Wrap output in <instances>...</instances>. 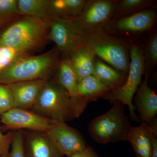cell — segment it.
Returning <instances> with one entry per match:
<instances>
[{
	"label": "cell",
	"instance_id": "6da1fadb",
	"mask_svg": "<svg viewBox=\"0 0 157 157\" xmlns=\"http://www.w3.org/2000/svg\"><path fill=\"white\" fill-rule=\"evenodd\" d=\"M88 103L73 99L59 85L45 82L33 108L40 115L66 122L78 117Z\"/></svg>",
	"mask_w": 157,
	"mask_h": 157
},
{
	"label": "cell",
	"instance_id": "7a4b0ae2",
	"mask_svg": "<svg viewBox=\"0 0 157 157\" xmlns=\"http://www.w3.org/2000/svg\"><path fill=\"white\" fill-rule=\"evenodd\" d=\"M82 44L107 64L121 73H127L130 57L128 44L113 36L103 28L80 33Z\"/></svg>",
	"mask_w": 157,
	"mask_h": 157
},
{
	"label": "cell",
	"instance_id": "3957f363",
	"mask_svg": "<svg viewBox=\"0 0 157 157\" xmlns=\"http://www.w3.org/2000/svg\"><path fill=\"white\" fill-rule=\"evenodd\" d=\"M49 30V23L39 17L25 16L1 35L0 47L13 48L25 54L42 44Z\"/></svg>",
	"mask_w": 157,
	"mask_h": 157
},
{
	"label": "cell",
	"instance_id": "277c9868",
	"mask_svg": "<svg viewBox=\"0 0 157 157\" xmlns=\"http://www.w3.org/2000/svg\"><path fill=\"white\" fill-rule=\"evenodd\" d=\"M57 63L53 52L36 56L20 57L0 71V84L45 79Z\"/></svg>",
	"mask_w": 157,
	"mask_h": 157
},
{
	"label": "cell",
	"instance_id": "5b68a950",
	"mask_svg": "<svg viewBox=\"0 0 157 157\" xmlns=\"http://www.w3.org/2000/svg\"><path fill=\"white\" fill-rule=\"evenodd\" d=\"M124 105L115 101L107 112L90 122L89 132L96 142L103 144L127 141L132 126L125 113Z\"/></svg>",
	"mask_w": 157,
	"mask_h": 157
},
{
	"label": "cell",
	"instance_id": "8992f818",
	"mask_svg": "<svg viewBox=\"0 0 157 157\" xmlns=\"http://www.w3.org/2000/svg\"><path fill=\"white\" fill-rule=\"evenodd\" d=\"M130 63L126 79L120 87L109 91L104 97L111 101H118L127 105L130 115L135 121L138 120L135 113V107L133 104L134 95L141 82L142 76L145 72V60L144 53L137 44H133L129 48Z\"/></svg>",
	"mask_w": 157,
	"mask_h": 157
},
{
	"label": "cell",
	"instance_id": "52a82bcc",
	"mask_svg": "<svg viewBox=\"0 0 157 157\" xmlns=\"http://www.w3.org/2000/svg\"><path fill=\"white\" fill-rule=\"evenodd\" d=\"M117 3L111 0L87 1L81 13L70 20L80 33L103 28L110 21Z\"/></svg>",
	"mask_w": 157,
	"mask_h": 157
},
{
	"label": "cell",
	"instance_id": "ba28073f",
	"mask_svg": "<svg viewBox=\"0 0 157 157\" xmlns=\"http://www.w3.org/2000/svg\"><path fill=\"white\" fill-rule=\"evenodd\" d=\"M45 133L63 156L70 157L86 148L82 136L64 121L52 120L50 127Z\"/></svg>",
	"mask_w": 157,
	"mask_h": 157
},
{
	"label": "cell",
	"instance_id": "9c48e42d",
	"mask_svg": "<svg viewBox=\"0 0 157 157\" xmlns=\"http://www.w3.org/2000/svg\"><path fill=\"white\" fill-rule=\"evenodd\" d=\"M48 38L58 49L69 56L76 48L82 46L80 33L70 19L56 18L49 23Z\"/></svg>",
	"mask_w": 157,
	"mask_h": 157
},
{
	"label": "cell",
	"instance_id": "30bf717a",
	"mask_svg": "<svg viewBox=\"0 0 157 157\" xmlns=\"http://www.w3.org/2000/svg\"><path fill=\"white\" fill-rule=\"evenodd\" d=\"M1 121L11 129H28L45 133L52 120L27 109L14 107L0 116Z\"/></svg>",
	"mask_w": 157,
	"mask_h": 157
},
{
	"label": "cell",
	"instance_id": "8fae6325",
	"mask_svg": "<svg viewBox=\"0 0 157 157\" xmlns=\"http://www.w3.org/2000/svg\"><path fill=\"white\" fill-rule=\"evenodd\" d=\"M156 17L154 10L151 9H144L121 17L108 26L113 30L119 33H142L152 27Z\"/></svg>",
	"mask_w": 157,
	"mask_h": 157
},
{
	"label": "cell",
	"instance_id": "7c38bea8",
	"mask_svg": "<svg viewBox=\"0 0 157 157\" xmlns=\"http://www.w3.org/2000/svg\"><path fill=\"white\" fill-rule=\"evenodd\" d=\"M46 82L45 79H38L6 85L13 94L14 107L27 109L33 107Z\"/></svg>",
	"mask_w": 157,
	"mask_h": 157
},
{
	"label": "cell",
	"instance_id": "4fadbf2b",
	"mask_svg": "<svg viewBox=\"0 0 157 157\" xmlns=\"http://www.w3.org/2000/svg\"><path fill=\"white\" fill-rule=\"evenodd\" d=\"M155 125L142 122L140 125L132 127L129 131L127 141L132 144L138 157H151L153 140L156 133Z\"/></svg>",
	"mask_w": 157,
	"mask_h": 157
},
{
	"label": "cell",
	"instance_id": "5bb4252c",
	"mask_svg": "<svg viewBox=\"0 0 157 157\" xmlns=\"http://www.w3.org/2000/svg\"><path fill=\"white\" fill-rule=\"evenodd\" d=\"M135 102L142 122L151 124L157 113V95L149 86L147 77L141 82L137 92Z\"/></svg>",
	"mask_w": 157,
	"mask_h": 157
},
{
	"label": "cell",
	"instance_id": "9a60e30c",
	"mask_svg": "<svg viewBox=\"0 0 157 157\" xmlns=\"http://www.w3.org/2000/svg\"><path fill=\"white\" fill-rule=\"evenodd\" d=\"M70 60L77 81L92 75L96 57L86 46L76 48L68 56Z\"/></svg>",
	"mask_w": 157,
	"mask_h": 157
},
{
	"label": "cell",
	"instance_id": "2e32d148",
	"mask_svg": "<svg viewBox=\"0 0 157 157\" xmlns=\"http://www.w3.org/2000/svg\"><path fill=\"white\" fill-rule=\"evenodd\" d=\"M28 157H62L63 155L45 133L29 136L27 143Z\"/></svg>",
	"mask_w": 157,
	"mask_h": 157
},
{
	"label": "cell",
	"instance_id": "e0dca14e",
	"mask_svg": "<svg viewBox=\"0 0 157 157\" xmlns=\"http://www.w3.org/2000/svg\"><path fill=\"white\" fill-rule=\"evenodd\" d=\"M127 75V73L119 72L96 57L92 75L109 88L110 90L122 86L126 79Z\"/></svg>",
	"mask_w": 157,
	"mask_h": 157
},
{
	"label": "cell",
	"instance_id": "ac0fdd59",
	"mask_svg": "<svg viewBox=\"0 0 157 157\" xmlns=\"http://www.w3.org/2000/svg\"><path fill=\"white\" fill-rule=\"evenodd\" d=\"M57 68L59 85L67 92L73 99L77 101H86L77 96L78 82L69 57L62 59L58 63Z\"/></svg>",
	"mask_w": 157,
	"mask_h": 157
},
{
	"label": "cell",
	"instance_id": "d6986e66",
	"mask_svg": "<svg viewBox=\"0 0 157 157\" xmlns=\"http://www.w3.org/2000/svg\"><path fill=\"white\" fill-rule=\"evenodd\" d=\"M18 13L26 16L39 17L50 23L52 20L50 1L48 0H18Z\"/></svg>",
	"mask_w": 157,
	"mask_h": 157
},
{
	"label": "cell",
	"instance_id": "ffe728a7",
	"mask_svg": "<svg viewBox=\"0 0 157 157\" xmlns=\"http://www.w3.org/2000/svg\"><path fill=\"white\" fill-rule=\"evenodd\" d=\"M86 0H52L50 1L52 19L56 18L73 19L81 13Z\"/></svg>",
	"mask_w": 157,
	"mask_h": 157
},
{
	"label": "cell",
	"instance_id": "44dd1931",
	"mask_svg": "<svg viewBox=\"0 0 157 157\" xmlns=\"http://www.w3.org/2000/svg\"><path fill=\"white\" fill-rule=\"evenodd\" d=\"M109 91V88L92 75L78 82L77 85V96L87 103L104 96Z\"/></svg>",
	"mask_w": 157,
	"mask_h": 157
},
{
	"label": "cell",
	"instance_id": "7402d4cb",
	"mask_svg": "<svg viewBox=\"0 0 157 157\" xmlns=\"http://www.w3.org/2000/svg\"><path fill=\"white\" fill-rule=\"evenodd\" d=\"M154 2L150 0H121L117 2L115 12L124 17L144 9H150ZM114 12V13H115Z\"/></svg>",
	"mask_w": 157,
	"mask_h": 157
},
{
	"label": "cell",
	"instance_id": "603a6c76",
	"mask_svg": "<svg viewBox=\"0 0 157 157\" xmlns=\"http://www.w3.org/2000/svg\"><path fill=\"white\" fill-rule=\"evenodd\" d=\"M14 107V97L11 89L6 85L0 84V115Z\"/></svg>",
	"mask_w": 157,
	"mask_h": 157
},
{
	"label": "cell",
	"instance_id": "cb8c5ba5",
	"mask_svg": "<svg viewBox=\"0 0 157 157\" xmlns=\"http://www.w3.org/2000/svg\"><path fill=\"white\" fill-rule=\"evenodd\" d=\"M147 65L152 67L157 64V34L155 32L149 39L144 53Z\"/></svg>",
	"mask_w": 157,
	"mask_h": 157
},
{
	"label": "cell",
	"instance_id": "d4e9b609",
	"mask_svg": "<svg viewBox=\"0 0 157 157\" xmlns=\"http://www.w3.org/2000/svg\"><path fill=\"white\" fill-rule=\"evenodd\" d=\"M24 54L13 48L0 47V71Z\"/></svg>",
	"mask_w": 157,
	"mask_h": 157
},
{
	"label": "cell",
	"instance_id": "484cf974",
	"mask_svg": "<svg viewBox=\"0 0 157 157\" xmlns=\"http://www.w3.org/2000/svg\"><path fill=\"white\" fill-rule=\"evenodd\" d=\"M17 14V1L0 0V23Z\"/></svg>",
	"mask_w": 157,
	"mask_h": 157
},
{
	"label": "cell",
	"instance_id": "4316f807",
	"mask_svg": "<svg viewBox=\"0 0 157 157\" xmlns=\"http://www.w3.org/2000/svg\"><path fill=\"white\" fill-rule=\"evenodd\" d=\"M11 145V150L8 157H25L24 140L22 133L18 132L13 133Z\"/></svg>",
	"mask_w": 157,
	"mask_h": 157
},
{
	"label": "cell",
	"instance_id": "83f0119b",
	"mask_svg": "<svg viewBox=\"0 0 157 157\" xmlns=\"http://www.w3.org/2000/svg\"><path fill=\"white\" fill-rule=\"evenodd\" d=\"M13 133L4 135L0 130V155H9L10 145L12 143Z\"/></svg>",
	"mask_w": 157,
	"mask_h": 157
},
{
	"label": "cell",
	"instance_id": "f1b7e54d",
	"mask_svg": "<svg viewBox=\"0 0 157 157\" xmlns=\"http://www.w3.org/2000/svg\"><path fill=\"white\" fill-rule=\"evenodd\" d=\"M69 157H98L93 149L87 147L81 151L77 152Z\"/></svg>",
	"mask_w": 157,
	"mask_h": 157
},
{
	"label": "cell",
	"instance_id": "f546056e",
	"mask_svg": "<svg viewBox=\"0 0 157 157\" xmlns=\"http://www.w3.org/2000/svg\"><path fill=\"white\" fill-rule=\"evenodd\" d=\"M151 157H157V139L155 136L153 140L152 150Z\"/></svg>",
	"mask_w": 157,
	"mask_h": 157
},
{
	"label": "cell",
	"instance_id": "4dcf8cb0",
	"mask_svg": "<svg viewBox=\"0 0 157 157\" xmlns=\"http://www.w3.org/2000/svg\"><path fill=\"white\" fill-rule=\"evenodd\" d=\"M9 155H0V157H8Z\"/></svg>",
	"mask_w": 157,
	"mask_h": 157
}]
</instances>
